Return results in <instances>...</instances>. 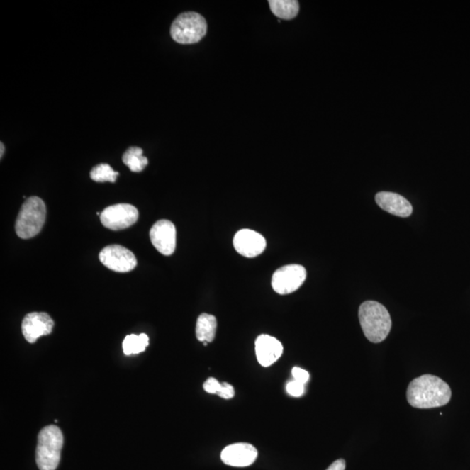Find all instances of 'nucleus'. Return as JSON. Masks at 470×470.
<instances>
[{
    "instance_id": "obj_11",
    "label": "nucleus",
    "mask_w": 470,
    "mask_h": 470,
    "mask_svg": "<svg viewBox=\"0 0 470 470\" xmlns=\"http://www.w3.org/2000/svg\"><path fill=\"white\" fill-rule=\"evenodd\" d=\"M258 457L257 449L250 443L231 444L223 450L220 457L225 464L232 467L244 468L254 464Z\"/></svg>"
},
{
    "instance_id": "obj_20",
    "label": "nucleus",
    "mask_w": 470,
    "mask_h": 470,
    "mask_svg": "<svg viewBox=\"0 0 470 470\" xmlns=\"http://www.w3.org/2000/svg\"><path fill=\"white\" fill-rule=\"evenodd\" d=\"M304 385L305 384H301V382L296 380L289 381V384H286V392L293 397H300L303 396L305 392Z\"/></svg>"
},
{
    "instance_id": "obj_15",
    "label": "nucleus",
    "mask_w": 470,
    "mask_h": 470,
    "mask_svg": "<svg viewBox=\"0 0 470 470\" xmlns=\"http://www.w3.org/2000/svg\"><path fill=\"white\" fill-rule=\"evenodd\" d=\"M217 320L215 316L202 313L198 317L196 323V337L198 341L212 342L216 338Z\"/></svg>"
},
{
    "instance_id": "obj_22",
    "label": "nucleus",
    "mask_w": 470,
    "mask_h": 470,
    "mask_svg": "<svg viewBox=\"0 0 470 470\" xmlns=\"http://www.w3.org/2000/svg\"><path fill=\"white\" fill-rule=\"evenodd\" d=\"M292 374L293 376V379L301 382V384H307L308 381L309 380V374L308 371H306V370L298 368V367H294V368L292 370Z\"/></svg>"
},
{
    "instance_id": "obj_10",
    "label": "nucleus",
    "mask_w": 470,
    "mask_h": 470,
    "mask_svg": "<svg viewBox=\"0 0 470 470\" xmlns=\"http://www.w3.org/2000/svg\"><path fill=\"white\" fill-rule=\"evenodd\" d=\"M55 323L48 313H30L22 322V333L29 343H35L41 336L52 333Z\"/></svg>"
},
{
    "instance_id": "obj_16",
    "label": "nucleus",
    "mask_w": 470,
    "mask_h": 470,
    "mask_svg": "<svg viewBox=\"0 0 470 470\" xmlns=\"http://www.w3.org/2000/svg\"><path fill=\"white\" fill-rule=\"evenodd\" d=\"M269 4L272 13L281 20H293L299 13V2L296 0H270Z\"/></svg>"
},
{
    "instance_id": "obj_24",
    "label": "nucleus",
    "mask_w": 470,
    "mask_h": 470,
    "mask_svg": "<svg viewBox=\"0 0 470 470\" xmlns=\"http://www.w3.org/2000/svg\"><path fill=\"white\" fill-rule=\"evenodd\" d=\"M346 461L343 459H339L332 464L327 470H345Z\"/></svg>"
},
{
    "instance_id": "obj_25",
    "label": "nucleus",
    "mask_w": 470,
    "mask_h": 470,
    "mask_svg": "<svg viewBox=\"0 0 470 470\" xmlns=\"http://www.w3.org/2000/svg\"><path fill=\"white\" fill-rule=\"evenodd\" d=\"M0 146H1V155H0V157L2 158L4 152H5V147H4V144L2 142L0 144Z\"/></svg>"
},
{
    "instance_id": "obj_6",
    "label": "nucleus",
    "mask_w": 470,
    "mask_h": 470,
    "mask_svg": "<svg viewBox=\"0 0 470 470\" xmlns=\"http://www.w3.org/2000/svg\"><path fill=\"white\" fill-rule=\"evenodd\" d=\"M306 278L307 271L303 266L291 264L282 267L273 274V289L279 294L292 293L301 288Z\"/></svg>"
},
{
    "instance_id": "obj_14",
    "label": "nucleus",
    "mask_w": 470,
    "mask_h": 470,
    "mask_svg": "<svg viewBox=\"0 0 470 470\" xmlns=\"http://www.w3.org/2000/svg\"><path fill=\"white\" fill-rule=\"evenodd\" d=\"M376 201L382 210L393 216L405 218L412 215L413 206L410 202L398 194L378 193L376 196Z\"/></svg>"
},
{
    "instance_id": "obj_12",
    "label": "nucleus",
    "mask_w": 470,
    "mask_h": 470,
    "mask_svg": "<svg viewBox=\"0 0 470 470\" xmlns=\"http://www.w3.org/2000/svg\"><path fill=\"white\" fill-rule=\"evenodd\" d=\"M266 246L264 237L250 229L240 230L234 238L235 250L247 258H254L262 254Z\"/></svg>"
},
{
    "instance_id": "obj_19",
    "label": "nucleus",
    "mask_w": 470,
    "mask_h": 470,
    "mask_svg": "<svg viewBox=\"0 0 470 470\" xmlns=\"http://www.w3.org/2000/svg\"><path fill=\"white\" fill-rule=\"evenodd\" d=\"M118 172L114 171L108 164H99L91 169L90 177L96 182H112L116 181Z\"/></svg>"
},
{
    "instance_id": "obj_9",
    "label": "nucleus",
    "mask_w": 470,
    "mask_h": 470,
    "mask_svg": "<svg viewBox=\"0 0 470 470\" xmlns=\"http://www.w3.org/2000/svg\"><path fill=\"white\" fill-rule=\"evenodd\" d=\"M150 239L160 254L172 255L177 248V228L170 220H158L151 228Z\"/></svg>"
},
{
    "instance_id": "obj_21",
    "label": "nucleus",
    "mask_w": 470,
    "mask_h": 470,
    "mask_svg": "<svg viewBox=\"0 0 470 470\" xmlns=\"http://www.w3.org/2000/svg\"><path fill=\"white\" fill-rule=\"evenodd\" d=\"M216 395L225 400L232 399L235 395V388L231 384H228V382H223V384H220V387Z\"/></svg>"
},
{
    "instance_id": "obj_2",
    "label": "nucleus",
    "mask_w": 470,
    "mask_h": 470,
    "mask_svg": "<svg viewBox=\"0 0 470 470\" xmlns=\"http://www.w3.org/2000/svg\"><path fill=\"white\" fill-rule=\"evenodd\" d=\"M359 320L366 338L373 343L384 342L391 333L392 320L388 309L374 301H367L359 308Z\"/></svg>"
},
{
    "instance_id": "obj_13",
    "label": "nucleus",
    "mask_w": 470,
    "mask_h": 470,
    "mask_svg": "<svg viewBox=\"0 0 470 470\" xmlns=\"http://www.w3.org/2000/svg\"><path fill=\"white\" fill-rule=\"evenodd\" d=\"M255 353L259 364L269 367L281 357L284 346L273 336L262 335L256 340Z\"/></svg>"
},
{
    "instance_id": "obj_23",
    "label": "nucleus",
    "mask_w": 470,
    "mask_h": 470,
    "mask_svg": "<svg viewBox=\"0 0 470 470\" xmlns=\"http://www.w3.org/2000/svg\"><path fill=\"white\" fill-rule=\"evenodd\" d=\"M220 384H220V382L218 381L216 378H208V379L205 381L203 385L204 391L209 393H217L220 387Z\"/></svg>"
},
{
    "instance_id": "obj_17",
    "label": "nucleus",
    "mask_w": 470,
    "mask_h": 470,
    "mask_svg": "<svg viewBox=\"0 0 470 470\" xmlns=\"http://www.w3.org/2000/svg\"><path fill=\"white\" fill-rule=\"evenodd\" d=\"M122 160L133 173H140L148 165V160L143 156L142 149L137 147H129L122 157Z\"/></svg>"
},
{
    "instance_id": "obj_18",
    "label": "nucleus",
    "mask_w": 470,
    "mask_h": 470,
    "mask_svg": "<svg viewBox=\"0 0 470 470\" xmlns=\"http://www.w3.org/2000/svg\"><path fill=\"white\" fill-rule=\"evenodd\" d=\"M148 344L149 338L146 334L130 335L125 338L122 347L125 355H131L144 352Z\"/></svg>"
},
{
    "instance_id": "obj_1",
    "label": "nucleus",
    "mask_w": 470,
    "mask_h": 470,
    "mask_svg": "<svg viewBox=\"0 0 470 470\" xmlns=\"http://www.w3.org/2000/svg\"><path fill=\"white\" fill-rule=\"evenodd\" d=\"M452 396L447 382L433 374H423L408 385L407 399L412 407L434 408L445 406Z\"/></svg>"
},
{
    "instance_id": "obj_4",
    "label": "nucleus",
    "mask_w": 470,
    "mask_h": 470,
    "mask_svg": "<svg viewBox=\"0 0 470 470\" xmlns=\"http://www.w3.org/2000/svg\"><path fill=\"white\" fill-rule=\"evenodd\" d=\"M47 208L40 198L33 196L26 198L18 213L15 230L21 239H30L39 235L43 228Z\"/></svg>"
},
{
    "instance_id": "obj_3",
    "label": "nucleus",
    "mask_w": 470,
    "mask_h": 470,
    "mask_svg": "<svg viewBox=\"0 0 470 470\" xmlns=\"http://www.w3.org/2000/svg\"><path fill=\"white\" fill-rule=\"evenodd\" d=\"M64 437L60 427L49 425L38 435L36 462L40 470H56L60 461Z\"/></svg>"
},
{
    "instance_id": "obj_8",
    "label": "nucleus",
    "mask_w": 470,
    "mask_h": 470,
    "mask_svg": "<svg viewBox=\"0 0 470 470\" xmlns=\"http://www.w3.org/2000/svg\"><path fill=\"white\" fill-rule=\"evenodd\" d=\"M99 261L108 269L118 273H128L137 266L135 255L131 251L120 245H111L103 248L99 254Z\"/></svg>"
},
{
    "instance_id": "obj_5",
    "label": "nucleus",
    "mask_w": 470,
    "mask_h": 470,
    "mask_svg": "<svg viewBox=\"0 0 470 470\" xmlns=\"http://www.w3.org/2000/svg\"><path fill=\"white\" fill-rule=\"evenodd\" d=\"M208 32L205 18L194 11H187L175 18L171 26L172 39L179 44L192 45L200 42Z\"/></svg>"
},
{
    "instance_id": "obj_7",
    "label": "nucleus",
    "mask_w": 470,
    "mask_h": 470,
    "mask_svg": "<svg viewBox=\"0 0 470 470\" xmlns=\"http://www.w3.org/2000/svg\"><path fill=\"white\" fill-rule=\"evenodd\" d=\"M139 218L135 206L130 204H117L108 206L101 213V223L111 230H122L135 224Z\"/></svg>"
}]
</instances>
